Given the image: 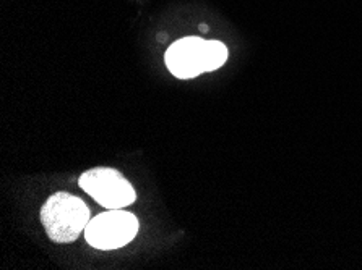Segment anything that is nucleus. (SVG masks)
<instances>
[{
	"label": "nucleus",
	"instance_id": "obj_1",
	"mask_svg": "<svg viewBox=\"0 0 362 270\" xmlns=\"http://www.w3.org/2000/svg\"><path fill=\"white\" fill-rule=\"evenodd\" d=\"M90 220L85 201L64 191L52 195L41 209L44 230L54 243H74Z\"/></svg>",
	"mask_w": 362,
	"mask_h": 270
},
{
	"label": "nucleus",
	"instance_id": "obj_2",
	"mask_svg": "<svg viewBox=\"0 0 362 270\" xmlns=\"http://www.w3.org/2000/svg\"><path fill=\"white\" fill-rule=\"evenodd\" d=\"M139 220L122 209H109L93 217L85 228L88 245L101 251L119 250L129 245L139 233Z\"/></svg>",
	"mask_w": 362,
	"mask_h": 270
},
{
	"label": "nucleus",
	"instance_id": "obj_3",
	"mask_svg": "<svg viewBox=\"0 0 362 270\" xmlns=\"http://www.w3.org/2000/svg\"><path fill=\"white\" fill-rule=\"evenodd\" d=\"M78 185L106 209H124L134 204L136 197L134 186L116 168L96 167L88 170L80 176Z\"/></svg>",
	"mask_w": 362,
	"mask_h": 270
},
{
	"label": "nucleus",
	"instance_id": "obj_4",
	"mask_svg": "<svg viewBox=\"0 0 362 270\" xmlns=\"http://www.w3.org/2000/svg\"><path fill=\"white\" fill-rule=\"evenodd\" d=\"M205 39L184 37L166 51L164 60L169 71L179 80H190L205 73Z\"/></svg>",
	"mask_w": 362,
	"mask_h": 270
},
{
	"label": "nucleus",
	"instance_id": "obj_5",
	"mask_svg": "<svg viewBox=\"0 0 362 270\" xmlns=\"http://www.w3.org/2000/svg\"><path fill=\"white\" fill-rule=\"evenodd\" d=\"M228 60V47L219 41L205 42V71H213L223 67Z\"/></svg>",
	"mask_w": 362,
	"mask_h": 270
},
{
	"label": "nucleus",
	"instance_id": "obj_6",
	"mask_svg": "<svg viewBox=\"0 0 362 270\" xmlns=\"http://www.w3.org/2000/svg\"><path fill=\"white\" fill-rule=\"evenodd\" d=\"M200 31L202 32H206L208 31V26L206 25H200Z\"/></svg>",
	"mask_w": 362,
	"mask_h": 270
}]
</instances>
